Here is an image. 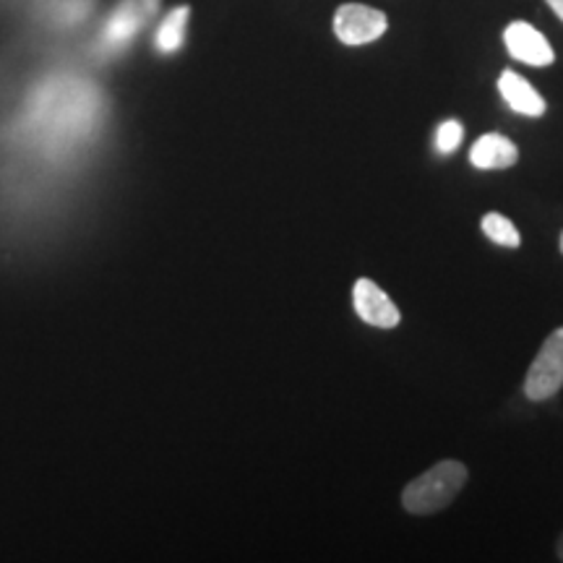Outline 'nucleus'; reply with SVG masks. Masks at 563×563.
<instances>
[{
    "label": "nucleus",
    "mask_w": 563,
    "mask_h": 563,
    "mask_svg": "<svg viewBox=\"0 0 563 563\" xmlns=\"http://www.w3.org/2000/svg\"><path fill=\"white\" fill-rule=\"evenodd\" d=\"M555 553H559V559L563 561V534L559 538V545H555Z\"/></svg>",
    "instance_id": "14"
},
{
    "label": "nucleus",
    "mask_w": 563,
    "mask_h": 563,
    "mask_svg": "<svg viewBox=\"0 0 563 563\" xmlns=\"http://www.w3.org/2000/svg\"><path fill=\"white\" fill-rule=\"evenodd\" d=\"M95 91L79 81H47L26 108V139L37 150L66 152L70 146L81 144L84 136L97 121Z\"/></svg>",
    "instance_id": "1"
},
{
    "label": "nucleus",
    "mask_w": 563,
    "mask_h": 563,
    "mask_svg": "<svg viewBox=\"0 0 563 563\" xmlns=\"http://www.w3.org/2000/svg\"><path fill=\"white\" fill-rule=\"evenodd\" d=\"M563 386V327L548 336L527 371L525 394L532 402H545L555 397Z\"/></svg>",
    "instance_id": "3"
},
{
    "label": "nucleus",
    "mask_w": 563,
    "mask_h": 563,
    "mask_svg": "<svg viewBox=\"0 0 563 563\" xmlns=\"http://www.w3.org/2000/svg\"><path fill=\"white\" fill-rule=\"evenodd\" d=\"M483 232L496 245H504V249H519V245H522V235H519V230L514 228L509 217L498 214V211H490V214L483 217Z\"/></svg>",
    "instance_id": "11"
},
{
    "label": "nucleus",
    "mask_w": 563,
    "mask_h": 563,
    "mask_svg": "<svg viewBox=\"0 0 563 563\" xmlns=\"http://www.w3.org/2000/svg\"><path fill=\"white\" fill-rule=\"evenodd\" d=\"M545 3H548V5H551V9H553V13H555V16H559V19L563 21V0H545Z\"/></svg>",
    "instance_id": "13"
},
{
    "label": "nucleus",
    "mask_w": 563,
    "mask_h": 563,
    "mask_svg": "<svg viewBox=\"0 0 563 563\" xmlns=\"http://www.w3.org/2000/svg\"><path fill=\"white\" fill-rule=\"evenodd\" d=\"M386 26H389L386 13L363 3H344L334 13L336 40L350 47L368 45V42H376L378 37H384Z\"/></svg>",
    "instance_id": "5"
},
{
    "label": "nucleus",
    "mask_w": 563,
    "mask_h": 563,
    "mask_svg": "<svg viewBox=\"0 0 563 563\" xmlns=\"http://www.w3.org/2000/svg\"><path fill=\"white\" fill-rule=\"evenodd\" d=\"M504 42L511 58L527 63V66L545 68L555 60L551 42L543 37V32L534 30L532 24H527V21H511L504 32Z\"/></svg>",
    "instance_id": "7"
},
{
    "label": "nucleus",
    "mask_w": 563,
    "mask_h": 563,
    "mask_svg": "<svg viewBox=\"0 0 563 563\" xmlns=\"http://www.w3.org/2000/svg\"><path fill=\"white\" fill-rule=\"evenodd\" d=\"M157 9H159V0H121L102 30V37H100L102 53L112 55L123 51V47L141 32V26L157 13Z\"/></svg>",
    "instance_id": "4"
},
{
    "label": "nucleus",
    "mask_w": 563,
    "mask_h": 563,
    "mask_svg": "<svg viewBox=\"0 0 563 563\" xmlns=\"http://www.w3.org/2000/svg\"><path fill=\"white\" fill-rule=\"evenodd\" d=\"M188 16H191L188 5H178V9L167 13V19L162 21V26L157 30V37H154V45H157L159 53L170 55L180 51L183 42H186Z\"/></svg>",
    "instance_id": "10"
},
{
    "label": "nucleus",
    "mask_w": 563,
    "mask_h": 563,
    "mask_svg": "<svg viewBox=\"0 0 563 563\" xmlns=\"http://www.w3.org/2000/svg\"><path fill=\"white\" fill-rule=\"evenodd\" d=\"M517 144L501 136V133H485L470 150V162H473L477 170H506V167L517 165Z\"/></svg>",
    "instance_id": "9"
},
{
    "label": "nucleus",
    "mask_w": 563,
    "mask_h": 563,
    "mask_svg": "<svg viewBox=\"0 0 563 563\" xmlns=\"http://www.w3.org/2000/svg\"><path fill=\"white\" fill-rule=\"evenodd\" d=\"M561 253H563V232H561Z\"/></svg>",
    "instance_id": "15"
},
{
    "label": "nucleus",
    "mask_w": 563,
    "mask_h": 563,
    "mask_svg": "<svg viewBox=\"0 0 563 563\" xmlns=\"http://www.w3.org/2000/svg\"><path fill=\"white\" fill-rule=\"evenodd\" d=\"M462 139H464V129L460 121H443L439 125V131H435V152L452 154L460 150Z\"/></svg>",
    "instance_id": "12"
},
{
    "label": "nucleus",
    "mask_w": 563,
    "mask_h": 563,
    "mask_svg": "<svg viewBox=\"0 0 563 563\" xmlns=\"http://www.w3.org/2000/svg\"><path fill=\"white\" fill-rule=\"evenodd\" d=\"M464 483H467V467L462 462H439L407 485L402 506L410 514H435L460 496Z\"/></svg>",
    "instance_id": "2"
},
{
    "label": "nucleus",
    "mask_w": 563,
    "mask_h": 563,
    "mask_svg": "<svg viewBox=\"0 0 563 563\" xmlns=\"http://www.w3.org/2000/svg\"><path fill=\"white\" fill-rule=\"evenodd\" d=\"M498 91H501L504 102L509 104L514 112H519V115L540 118L548 108L543 95H540L530 81L522 79L517 70H504V74L498 76Z\"/></svg>",
    "instance_id": "8"
},
{
    "label": "nucleus",
    "mask_w": 563,
    "mask_h": 563,
    "mask_svg": "<svg viewBox=\"0 0 563 563\" xmlns=\"http://www.w3.org/2000/svg\"><path fill=\"white\" fill-rule=\"evenodd\" d=\"M352 306H355V313L365 323H371V327L394 329L402 321L399 308L394 306V300L373 279L363 277L355 282V287H352Z\"/></svg>",
    "instance_id": "6"
}]
</instances>
